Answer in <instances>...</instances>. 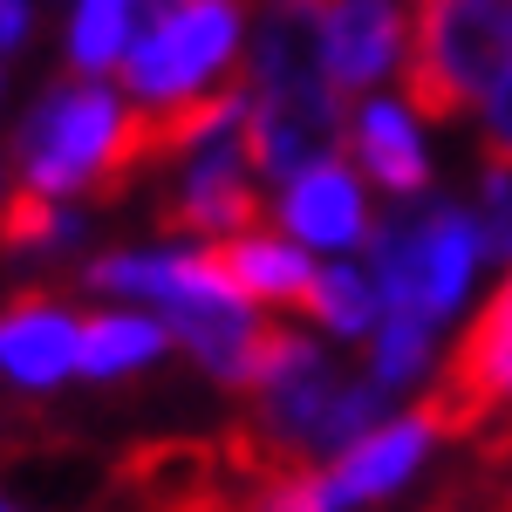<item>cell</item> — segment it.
I'll use <instances>...</instances> for the list:
<instances>
[{"instance_id":"cell-1","label":"cell","mask_w":512,"mask_h":512,"mask_svg":"<svg viewBox=\"0 0 512 512\" xmlns=\"http://www.w3.org/2000/svg\"><path fill=\"white\" fill-rule=\"evenodd\" d=\"M512 69V0H417L403 96L424 123H458Z\"/></svg>"},{"instance_id":"cell-2","label":"cell","mask_w":512,"mask_h":512,"mask_svg":"<svg viewBox=\"0 0 512 512\" xmlns=\"http://www.w3.org/2000/svg\"><path fill=\"white\" fill-rule=\"evenodd\" d=\"M478 226L458 212V205H437L424 219H396V226H376L369 233V260H376V294H383V315H451L465 280H472L478 260Z\"/></svg>"},{"instance_id":"cell-3","label":"cell","mask_w":512,"mask_h":512,"mask_svg":"<svg viewBox=\"0 0 512 512\" xmlns=\"http://www.w3.org/2000/svg\"><path fill=\"white\" fill-rule=\"evenodd\" d=\"M117 103H110V89L89 76H62L48 82V96H41L28 123L14 130V164H21V185H35V192H89V178H96V164L110 151V137H117Z\"/></svg>"},{"instance_id":"cell-4","label":"cell","mask_w":512,"mask_h":512,"mask_svg":"<svg viewBox=\"0 0 512 512\" xmlns=\"http://www.w3.org/2000/svg\"><path fill=\"white\" fill-rule=\"evenodd\" d=\"M512 403V274L506 287L478 308V321L458 335L451 362L437 369V383L424 390L417 417L431 424V437H485L492 417Z\"/></svg>"},{"instance_id":"cell-5","label":"cell","mask_w":512,"mask_h":512,"mask_svg":"<svg viewBox=\"0 0 512 512\" xmlns=\"http://www.w3.org/2000/svg\"><path fill=\"white\" fill-rule=\"evenodd\" d=\"M239 48V7L233 0H192L164 21H144L137 48L123 55V89L171 103V96H198L205 76H219Z\"/></svg>"},{"instance_id":"cell-6","label":"cell","mask_w":512,"mask_h":512,"mask_svg":"<svg viewBox=\"0 0 512 512\" xmlns=\"http://www.w3.org/2000/svg\"><path fill=\"white\" fill-rule=\"evenodd\" d=\"M267 226V198L253 192L246 178V144H239V123L219 130L212 144H198L185 185L158 205V233H260Z\"/></svg>"},{"instance_id":"cell-7","label":"cell","mask_w":512,"mask_h":512,"mask_svg":"<svg viewBox=\"0 0 512 512\" xmlns=\"http://www.w3.org/2000/svg\"><path fill=\"white\" fill-rule=\"evenodd\" d=\"M205 280L233 301H287V308H308L315 301V280L321 267H308L301 246L287 239H267V233H239V239H212L198 253Z\"/></svg>"},{"instance_id":"cell-8","label":"cell","mask_w":512,"mask_h":512,"mask_svg":"<svg viewBox=\"0 0 512 512\" xmlns=\"http://www.w3.org/2000/svg\"><path fill=\"white\" fill-rule=\"evenodd\" d=\"M82 362V328L48 294H14L0 308V369L21 390H48Z\"/></svg>"},{"instance_id":"cell-9","label":"cell","mask_w":512,"mask_h":512,"mask_svg":"<svg viewBox=\"0 0 512 512\" xmlns=\"http://www.w3.org/2000/svg\"><path fill=\"white\" fill-rule=\"evenodd\" d=\"M403 0H335L328 7V76L342 96L369 89V82L403 55Z\"/></svg>"},{"instance_id":"cell-10","label":"cell","mask_w":512,"mask_h":512,"mask_svg":"<svg viewBox=\"0 0 512 512\" xmlns=\"http://www.w3.org/2000/svg\"><path fill=\"white\" fill-rule=\"evenodd\" d=\"M431 451V424L424 417H403V424H390V431H369L355 451H342L335 465H328V512L355 506V499H383V492H396L403 478L417 472V458Z\"/></svg>"},{"instance_id":"cell-11","label":"cell","mask_w":512,"mask_h":512,"mask_svg":"<svg viewBox=\"0 0 512 512\" xmlns=\"http://www.w3.org/2000/svg\"><path fill=\"white\" fill-rule=\"evenodd\" d=\"M280 212H287V226L308 239V246H355V239L369 233L362 185H355L342 164H315V171H301Z\"/></svg>"},{"instance_id":"cell-12","label":"cell","mask_w":512,"mask_h":512,"mask_svg":"<svg viewBox=\"0 0 512 512\" xmlns=\"http://www.w3.org/2000/svg\"><path fill=\"white\" fill-rule=\"evenodd\" d=\"M355 158L362 171L383 185V192H424L431 185V164H424V144H417V130L410 117L396 110V103H369L362 117H355Z\"/></svg>"},{"instance_id":"cell-13","label":"cell","mask_w":512,"mask_h":512,"mask_svg":"<svg viewBox=\"0 0 512 512\" xmlns=\"http://www.w3.org/2000/svg\"><path fill=\"white\" fill-rule=\"evenodd\" d=\"M178 335L158 328V321H137V315H96L82 321V376H117V369H137L151 362L158 349H171Z\"/></svg>"},{"instance_id":"cell-14","label":"cell","mask_w":512,"mask_h":512,"mask_svg":"<svg viewBox=\"0 0 512 512\" xmlns=\"http://www.w3.org/2000/svg\"><path fill=\"white\" fill-rule=\"evenodd\" d=\"M130 14L137 0H82L76 21H69V55L76 69H123V35H130Z\"/></svg>"},{"instance_id":"cell-15","label":"cell","mask_w":512,"mask_h":512,"mask_svg":"<svg viewBox=\"0 0 512 512\" xmlns=\"http://www.w3.org/2000/svg\"><path fill=\"white\" fill-rule=\"evenodd\" d=\"M376 308H383V294H376V280H369V274L321 267L315 301H308V315H315L321 328H335V335H369V328H376Z\"/></svg>"},{"instance_id":"cell-16","label":"cell","mask_w":512,"mask_h":512,"mask_svg":"<svg viewBox=\"0 0 512 512\" xmlns=\"http://www.w3.org/2000/svg\"><path fill=\"white\" fill-rule=\"evenodd\" d=\"M431 328L437 321L424 315H383V335L369 342V383H383V390L410 383L424 369V355H431Z\"/></svg>"},{"instance_id":"cell-17","label":"cell","mask_w":512,"mask_h":512,"mask_svg":"<svg viewBox=\"0 0 512 512\" xmlns=\"http://www.w3.org/2000/svg\"><path fill=\"white\" fill-rule=\"evenodd\" d=\"M69 233V219L55 212V198L21 185V192L0 198V253H35V246H55Z\"/></svg>"},{"instance_id":"cell-18","label":"cell","mask_w":512,"mask_h":512,"mask_svg":"<svg viewBox=\"0 0 512 512\" xmlns=\"http://www.w3.org/2000/svg\"><path fill=\"white\" fill-rule=\"evenodd\" d=\"M485 212H478V239L485 253L512 260V164H485Z\"/></svg>"},{"instance_id":"cell-19","label":"cell","mask_w":512,"mask_h":512,"mask_svg":"<svg viewBox=\"0 0 512 512\" xmlns=\"http://www.w3.org/2000/svg\"><path fill=\"white\" fill-rule=\"evenodd\" d=\"M478 164H512V69L499 76L492 103H485V144H478Z\"/></svg>"},{"instance_id":"cell-20","label":"cell","mask_w":512,"mask_h":512,"mask_svg":"<svg viewBox=\"0 0 512 512\" xmlns=\"http://www.w3.org/2000/svg\"><path fill=\"white\" fill-rule=\"evenodd\" d=\"M478 465H485V472H506V478H512V410H506V417H499V424H492L485 437H478Z\"/></svg>"},{"instance_id":"cell-21","label":"cell","mask_w":512,"mask_h":512,"mask_svg":"<svg viewBox=\"0 0 512 512\" xmlns=\"http://www.w3.org/2000/svg\"><path fill=\"white\" fill-rule=\"evenodd\" d=\"M28 41V0H0V48Z\"/></svg>"},{"instance_id":"cell-22","label":"cell","mask_w":512,"mask_h":512,"mask_svg":"<svg viewBox=\"0 0 512 512\" xmlns=\"http://www.w3.org/2000/svg\"><path fill=\"white\" fill-rule=\"evenodd\" d=\"M178 7H192V0H144V21H164V14H178Z\"/></svg>"},{"instance_id":"cell-23","label":"cell","mask_w":512,"mask_h":512,"mask_svg":"<svg viewBox=\"0 0 512 512\" xmlns=\"http://www.w3.org/2000/svg\"><path fill=\"white\" fill-rule=\"evenodd\" d=\"M0 512H7V506H0Z\"/></svg>"}]
</instances>
